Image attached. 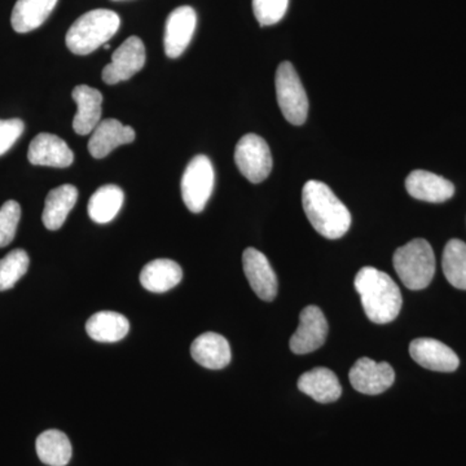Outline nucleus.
Wrapping results in <instances>:
<instances>
[{"mask_svg":"<svg viewBox=\"0 0 466 466\" xmlns=\"http://www.w3.org/2000/svg\"><path fill=\"white\" fill-rule=\"evenodd\" d=\"M328 336V323L318 306H308L300 311L299 324L291 336L289 348L294 354L305 355L317 351Z\"/></svg>","mask_w":466,"mask_h":466,"instance_id":"1a4fd4ad","label":"nucleus"},{"mask_svg":"<svg viewBox=\"0 0 466 466\" xmlns=\"http://www.w3.org/2000/svg\"><path fill=\"white\" fill-rule=\"evenodd\" d=\"M27 159L35 167H69L75 161V153L61 137L42 133L34 137L27 150Z\"/></svg>","mask_w":466,"mask_h":466,"instance_id":"ddd939ff","label":"nucleus"},{"mask_svg":"<svg viewBox=\"0 0 466 466\" xmlns=\"http://www.w3.org/2000/svg\"><path fill=\"white\" fill-rule=\"evenodd\" d=\"M130 323L127 318L115 311H100L86 323V332L97 342H118L127 336Z\"/></svg>","mask_w":466,"mask_h":466,"instance_id":"5701e85b","label":"nucleus"},{"mask_svg":"<svg viewBox=\"0 0 466 466\" xmlns=\"http://www.w3.org/2000/svg\"><path fill=\"white\" fill-rule=\"evenodd\" d=\"M354 285L370 321L388 324L398 318L403 299L400 287L390 276L375 267H363L355 276Z\"/></svg>","mask_w":466,"mask_h":466,"instance_id":"f03ea898","label":"nucleus"},{"mask_svg":"<svg viewBox=\"0 0 466 466\" xmlns=\"http://www.w3.org/2000/svg\"><path fill=\"white\" fill-rule=\"evenodd\" d=\"M196 25H198V16L195 9L188 5L174 9L168 15L164 39L167 57H179L187 50L195 34Z\"/></svg>","mask_w":466,"mask_h":466,"instance_id":"f8f14e48","label":"nucleus"},{"mask_svg":"<svg viewBox=\"0 0 466 466\" xmlns=\"http://www.w3.org/2000/svg\"><path fill=\"white\" fill-rule=\"evenodd\" d=\"M78 200V189L72 184H64L52 189L46 198L43 225L50 231H57L66 223L67 216Z\"/></svg>","mask_w":466,"mask_h":466,"instance_id":"aec40b11","label":"nucleus"},{"mask_svg":"<svg viewBox=\"0 0 466 466\" xmlns=\"http://www.w3.org/2000/svg\"><path fill=\"white\" fill-rule=\"evenodd\" d=\"M30 259L25 250L15 249L0 259V291L9 290L29 269Z\"/></svg>","mask_w":466,"mask_h":466,"instance_id":"bb28decb","label":"nucleus"},{"mask_svg":"<svg viewBox=\"0 0 466 466\" xmlns=\"http://www.w3.org/2000/svg\"><path fill=\"white\" fill-rule=\"evenodd\" d=\"M24 130L25 125L21 119H0V156L7 153L15 146Z\"/></svg>","mask_w":466,"mask_h":466,"instance_id":"c756f323","label":"nucleus"},{"mask_svg":"<svg viewBox=\"0 0 466 466\" xmlns=\"http://www.w3.org/2000/svg\"><path fill=\"white\" fill-rule=\"evenodd\" d=\"M443 274L449 283L458 289L466 290V244L453 238L449 241L441 258Z\"/></svg>","mask_w":466,"mask_h":466,"instance_id":"a878e982","label":"nucleus"},{"mask_svg":"<svg viewBox=\"0 0 466 466\" xmlns=\"http://www.w3.org/2000/svg\"><path fill=\"white\" fill-rule=\"evenodd\" d=\"M88 142V150L94 158H104L118 147L134 142L135 130L116 119H104L95 127Z\"/></svg>","mask_w":466,"mask_h":466,"instance_id":"2eb2a0df","label":"nucleus"},{"mask_svg":"<svg viewBox=\"0 0 466 466\" xmlns=\"http://www.w3.org/2000/svg\"><path fill=\"white\" fill-rule=\"evenodd\" d=\"M58 0H17L12 12L15 32L29 33L45 24L56 7Z\"/></svg>","mask_w":466,"mask_h":466,"instance_id":"4be33fe9","label":"nucleus"},{"mask_svg":"<svg viewBox=\"0 0 466 466\" xmlns=\"http://www.w3.org/2000/svg\"><path fill=\"white\" fill-rule=\"evenodd\" d=\"M350 382L355 390L366 395H379L388 390L395 381L390 364L377 363L370 358H360L350 370Z\"/></svg>","mask_w":466,"mask_h":466,"instance_id":"9d476101","label":"nucleus"},{"mask_svg":"<svg viewBox=\"0 0 466 466\" xmlns=\"http://www.w3.org/2000/svg\"><path fill=\"white\" fill-rule=\"evenodd\" d=\"M392 265L408 289H425L435 275L434 251L424 238H415L395 251Z\"/></svg>","mask_w":466,"mask_h":466,"instance_id":"20e7f679","label":"nucleus"},{"mask_svg":"<svg viewBox=\"0 0 466 466\" xmlns=\"http://www.w3.org/2000/svg\"><path fill=\"white\" fill-rule=\"evenodd\" d=\"M276 96L281 112L291 125L305 124L309 115V99L296 69L284 61L276 72Z\"/></svg>","mask_w":466,"mask_h":466,"instance_id":"39448f33","label":"nucleus"},{"mask_svg":"<svg viewBox=\"0 0 466 466\" xmlns=\"http://www.w3.org/2000/svg\"><path fill=\"white\" fill-rule=\"evenodd\" d=\"M410 354L419 366L435 372H453L460 366L456 352L438 339H413L410 345Z\"/></svg>","mask_w":466,"mask_h":466,"instance_id":"4468645a","label":"nucleus"},{"mask_svg":"<svg viewBox=\"0 0 466 466\" xmlns=\"http://www.w3.org/2000/svg\"><path fill=\"white\" fill-rule=\"evenodd\" d=\"M21 207L16 201H7L0 208V248L7 247L16 236Z\"/></svg>","mask_w":466,"mask_h":466,"instance_id":"c85d7f7f","label":"nucleus"},{"mask_svg":"<svg viewBox=\"0 0 466 466\" xmlns=\"http://www.w3.org/2000/svg\"><path fill=\"white\" fill-rule=\"evenodd\" d=\"M146 66V47L139 36L126 39L115 52L112 61L104 67L101 76L108 85L127 81Z\"/></svg>","mask_w":466,"mask_h":466,"instance_id":"6e6552de","label":"nucleus"},{"mask_svg":"<svg viewBox=\"0 0 466 466\" xmlns=\"http://www.w3.org/2000/svg\"><path fill=\"white\" fill-rule=\"evenodd\" d=\"M36 455L43 464L48 466H66L72 459L73 449L69 438L60 431H43L35 443Z\"/></svg>","mask_w":466,"mask_h":466,"instance_id":"b1692460","label":"nucleus"},{"mask_svg":"<svg viewBox=\"0 0 466 466\" xmlns=\"http://www.w3.org/2000/svg\"><path fill=\"white\" fill-rule=\"evenodd\" d=\"M406 188L416 200L431 204L446 202L455 193V186L450 180L425 170H415L408 175Z\"/></svg>","mask_w":466,"mask_h":466,"instance_id":"dca6fc26","label":"nucleus"},{"mask_svg":"<svg viewBox=\"0 0 466 466\" xmlns=\"http://www.w3.org/2000/svg\"><path fill=\"white\" fill-rule=\"evenodd\" d=\"M302 204L309 222L325 238L337 240L349 231L351 214L327 184L309 180L303 187Z\"/></svg>","mask_w":466,"mask_h":466,"instance_id":"f257e3e1","label":"nucleus"},{"mask_svg":"<svg viewBox=\"0 0 466 466\" xmlns=\"http://www.w3.org/2000/svg\"><path fill=\"white\" fill-rule=\"evenodd\" d=\"M182 267L171 259H155L144 266L140 283L152 293H165L182 281Z\"/></svg>","mask_w":466,"mask_h":466,"instance_id":"412c9836","label":"nucleus"},{"mask_svg":"<svg viewBox=\"0 0 466 466\" xmlns=\"http://www.w3.org/2000/svg\"><path fill=\"white\" fill-rule=\"evenodd\" d=\"M124 191L115 184L100 187L88 202V216L95 223L106 225L112 222L124 205Z\"/></svg>","mask_w":466,"mask_h":466,"instance_id":"393cba45","label":"nucleus"},{"mask_svg":"<svg viewBox=\"0 0 466 466\" xmlns=\"http://www.w3.org/2000/svg\"><path fill=\"white\" fill-rule=\"evenodd\" d=\"M191 355L193 360L201 367L208 370H223L231 361V348L225 337L207 332L193 341Z\"/></svg>","mask_w":466,"mask_h":466,"instance_id":"a211bd4d","label":"nucleus"},{"mask_svg":"<svg viewBox=\"0 0 466 466\" xmlns=\"http://www.w3.org/2000/svg\"><path fill=\"white\" fill-rule=\"evenodd\" d=\"M289 0H253L254 16L260 26H271L283 20Z\"/></svg>","mask_w":466,"mask_h":466,"instance_id":"cd10ccee","label":"nucleus"},{"mask_svg":"<svg viewBox=\"0 0 466 466\" xmlns=\"http://www.w3.org/2000/svg\"><path fill=\"white\" fill-rule=\"evenodd\" d=\"M235 162L240 173L254 184L262 183L272 170L268 144L256 134L242 137L235 149Z\"/></svg>","mask_w":466,"mask_h":466,"instance_id":"0eeeda50","label":"nucleus"},{"mask_svg":"<svg viewBox=\"0 0 466 466\" xmlns=\"http://www.w3.org/2000/svg\"><path fill=\"white\" fill-rule=\"evenodd\" d=\"M242 266L254 293L266 302L274 300L279 290L278 276L265 254L248 248L242 254Z\"/></svg>","mask_w":466,"mask_h":466,"instance_id":"9b49d317","label":"nucleus"},{"mask_svg":"<svg viewBox=\"0 0 466 466\" xmlns=\"http://www.w3.org/2000/svg\"><path fill=\"white\" fill-rule=\"evenodd\" d=\"M299 389L319 403H333L342 394L341 383L336 373L328 368L319 367L303 373L299 380Z\"/></svg>","mask_w":466,"mask_h":466,"instance_id":"6ab92c4d","label":"nucleus"},{"mask_svg":"<svg viewBox=\"0 0 466 466\" xmlns=\"http://www.w3.org/2000/svg\"><path fill=\"white\" fill-rule=\"evenodd\" d=\"M121 20L109 9H94L78 18L66 34V46L73 54L88 55L118 32Z\"/></svg>","mask_w":466,"mask_h":466,"instance_id":"7ed1b4c3","label":"nucleus"},{"mask_svg":"<svg viewBox=\"0 0 466 466\" xmlns=\"http://www.w3.org/2000/svg\"><path fill=\"white\" fill-rule=\"evenodd\" d=\"M216 182L213 165L207 156H196L189 162L182 177V198L192 213H201L210 200Z\"/></svg>","mask_w":466,"mask_h":466,"instance_id":"423d86ee","label":"nucleus"},{"mask_svg":"<svg viewBox=\"0 0 466 466\" xmlns=\"http://www.w3.org/2000/svg\"><path fill=\"white\" fill-rule=\"evenodd\" d=\"M73 99L78 106L73 128L78 135H88L95 130L101 119V106H103V95L96 88L90 86H76L72 94Z\"/></svg>","mask_w":466,"mask_h":466,"instance_id":"f3484780","label":"nucleus"}]
</instances>
